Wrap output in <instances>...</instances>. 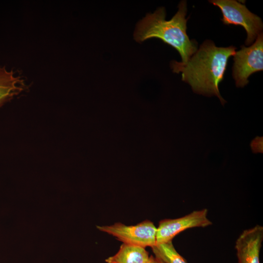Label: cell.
I'll use <instances>...</instances> for the list:
<instances>
[{"instance_id": "cell-1", "label": "cell", "mask_w": 263, "mask_h": 263, "mask_svg": "<svg viewBox=\"0 0 263 263\" xmlns=\"http://www.w3.org/2000/svg\"><path fill=\"white\" fill-rule=\"evenodd\" d=\"M236 48L217 47L211 40L205 41L186 63L175 60L170 66L174 73H181L182 79L193 91L205 96H216L224 105L219 84L223 80L228 58L235 54Z\"/></svg>"}, {"instance_id": "cell-2", "label": "cell", "mask_w": 263, "mask_h": 263, "mask_svg": "<svg viewBox=\"0 0 263 263\" xmlns=\"http://www.w3.org/2000/svg\"><path fill=\"white\" fill-rule=\"evenodd\" d=\"M187 2L182 0L176 13L167 20L165 8L159 7L138 21L133 34L134 39L141 42L149 38H159L175 49L181 56V62L186 63L198 49L196 41L190 40L187 33Z\"/></svg>"}, {"instance_id": "cell-3", "label": "cell", "mask_w": 263, "mask_h": 263, "mask_svg": "<svg viewBox=\"0 0 263 263\" xmlns=\"http://www.w3.org/2000/svg\"><path fill=\"white\" fill-rule=\"evenodd\" d=\"M218 6L223 14L222 20L225 24L243 26L247 33L246 45L252 44L262 33L263 24L261 19L251 13L246 7L234 0H212L209 1Z\"/></svg>"}, {"instance_id": "cell-4", "label": "cell", "mask_w": 263, "mask_h": 263, "mask_svg": "<svg viewBox=\"0 0 263 263\" xmlns=\"http://www.w3.org/2000/svg\"><path fill=\"white\" fill-rule=\"evenodd\" d=\"M235 52L232 67V75L237 87H244L252 74L263 69V34H260L254 43L249 47L244 45Z\"/></svg>"}, {"instance_id": "cell-5", "label": "cell", "mask_w": 263, "mask_h": 263, "mask_svg": "<svg viewBox=\"0 0 263 263\" xmlns=\"http://www.w3.org/2000/svg\"><path fill=\"white\" fill-rule=\"evenodd\" d=\"M96 228L123 243L145 248L152 247L156 244L157 227L150 220H145L135 225H127L115 223L109 225H96Z\"/></svg>"}, {"instance_id": "cell-6", "label": "cell", "mask_w": 263, "mask_h": 263, "mask_svg": "<svg viewBox=\"0 0 263 263\" xmlns=\"http://www.w3.org/2000/svg\"><path fill=\"white\" fill-rule=\"evenodd\" d=\"M208 210H194L180 218L160 221L157 227L156 244L172 241L180 232L194 227H205L212 223L207 217Z\"/></svg>"}, {"instance_id": "cell-7", "label": "cell", "mask_w": 263, "mask_h": 263, "mask_svg": "<svg viewBox=\"0 0 263 263\" xmlns=\"http://www.w3.org/2000/svg\"><path fill=\"white\" fill-rule=\"evenodd\" d=\"M263 241V226L257 225L244 230L235 242L238 263H260Z\"/></svg>"}, {"instance_id": "cell-8", "label": "cell", "mask_w": 263, "mask_h": 263, "mask_svg": "<svg viewBox=\"0 0 263 263\" xmlns=\"http://www.w3.org/2000/svg\"><path fill=\"white\" fill-rule=\"evenodd\" d=\"M24 87L20 76L0 65V108L20 94Z\"/></svg>"}, {"instance_id": "cell-9", "label": "cell", "mask_w": 263, "mask_h": 263, "mask_svg": "<svg viewBox=\"0 0 263 263\" xmlns=\"http://www.w3.org/2000/svg\"><path fill=\"white\" fill-rule=\"evenodd\" d=\"M150 258L145 247L123 243L117 252L105 261L107 263H148Z\"/></svg>"}, {"instance_id": "cell-10", "label": "cell", "mask_w": 263, "mask_h": 263, "mask_svg": "<svg viewBox=\"0 0 263 263\" xmlns=\"http://www.w3.org/2000/svg\"><path fill=\"white\" fill-rule=\"evenodd\" d=\"M151 248L155 257L165 263H188L176 251L172 241L157 244Z\"/></svg>"}, {"instance_id": "cell-11", "label": "cell", "mask_w": 263, "mask_h": 263, "mask_svg": "<svg viewBox=\"0 0 263 263\" xmlns=\"http://www.w3.org/2000/svg\"><path fill=\"white\" fill-rule=\"evenodd\" d=\"M251 147L254 153L263 152V137H256L251 142Z\"/></svg>"}, {"instance_id": "cell-12", "label": "cell", "mask_w": 263, "mask_h": 263, "mask_svg": "<svg viewBox=\"0 0 263 263\" xmlns=\"http://www.w3.org/2000/svg\"><path fill=\"white\" fill-rule=\"evenodd\" d=\"M150 263H165L159 258L153 256H150Z\"/></svg>"}, {"instance_id": "cell-13", "label": "cell", "mask_w": 263, "mask_h": 263, "mask_svg": "<svg viewBox=\"0 0 263 263\" xmlns=\"http://www.w3.org/2000/svg\"><path fill=\"white\" fill-rule=\"evenodd\" d=\"M148 263H150V261H149V262Z\"/></svg>"}]
</instances>
